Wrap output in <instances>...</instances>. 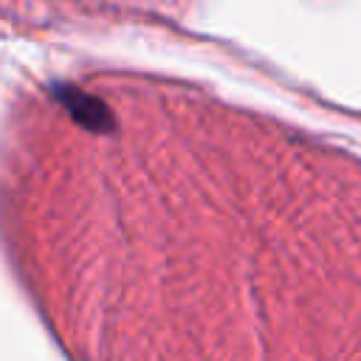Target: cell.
<instances>
[{
  "instance_id": "1",
  "label": "cell",
  "mask_w": 361,
  "mask_h": 361,
  "mask_svg": "<svg viewBox=\"0 0 361 361\" xmlns=\"http://www.w3.org/2000/svg\"><path fill=\"white\" fill-rule=\"evenodd\" d=\"M54 96L59 99V104L73 116L76 124H82L85 130L93 133H110L113 130V113L107 110V104L73 85H56Z\"/></svg>"
}]
</instances>
